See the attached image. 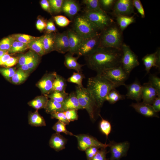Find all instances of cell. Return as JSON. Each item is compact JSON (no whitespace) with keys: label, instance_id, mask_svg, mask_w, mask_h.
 Returning <instances> with one entry per match:
<instances>
[{"label":"cell","instance_id":"obj_1","mask_svg":"<svg viewBox=\"0 0 160 160\" xmlns=\"http://www.w3.org/2000/svg\"><path fill=\"white\" fill-rule=\"evenodd\" d=\"M122 55L121 49L99 47L85 58L88 68L99 74L120 65Z\"/></svg>","mask_w":160,"mask_h":160},{"label":"cell","instance_id":"obj_2","mask_svg":"<svg viewBox=\"0 0 160 160\" xmlns=\"http://www.w3.org/2000/svg\"><path fill=\"white\" fill-rule=\"evenodd\" d=\"M119 86L102 75L97 74L95 76L88 78L86 88L94 99L98 107L100 109L110 92Z\"/></svg>","mask_w":160,"mask_h":160},{"label":"cell","instance_id":"obj_3","mask_svg":"<svg viewBox=\"0 0 160 160\" xmlns=\"http://www.w3.org/2000/svg\"><path fill=\"white\" fill-rule=\"evenodd\" d=\"M123 32L113 22L100 31V47L121 49L123 42Z\"/></svg>","mask_w":160,"mask_h":160},{"label":"cell","instance_id":"obj_4","mask_svg":"<svg viewBox=\"0 0 160 160\" xmlns=\"http://www.w3.org/2000/svg\"><path fill=\"white\" fill-rule=\"evenodd\" d=\"M75 92L79 104L82 109H85L92 121L95 120L100 114V109L94 99L87 89L83 86H76Z\"/></svg>","mask_w":160,"mask_h":160},{"label":"cell","instance_id":"obj_5","mask_svg":"<svg viewBox=\"0 0 160 160\" xmlns=\"http://www.w3.org/2000/svg\"><path fill=\"white\" fill-rule=\"evenodd\" d=\"M74 31L84 39H89L99 34L101 31L84 15L77 16L74 23Z\"/></svg>","mask_w":160,"mask_h":160},{"label":"cell","instance_id":"obj_6","mask_svg":"<svg viewBox=\"0 0 160 160\" xmlns=\"http://www.w3.org/2000/svg\"><path fill=\"white\" fill-rule=\"evenodd\" d=\"M121 50L122 55L121 65L129 75L132 70L140 64L138 57L130 47L124 43L122 45Z\"/></svg>","mask_w":160,"mask_h":160},{"label":"cell","instance_id":"obj_7","mask_svg":"<svg viewBox=\"0 0 160 160\" xmlns=\"http://www.w3.org/2000/svg\"><path fill=\"white\" fill-rule=\"evenodd\" d=\"M98 74L119 86L125 85V82L129 76L121 65L105 70Z\"/></svg>","mask_w":160,"mask_h":160},{"label":"cell","instance_id":"obj_8","mask_svg":"<svg viewBox=\"0 0 160 160\" xmlns=\"http://www.w3.org/2000/svg\"><path fill=\"white\" fill-rule=\"evenodd\" d=\"M84 15L95 25L101 31L114 22L105 11H85Z\"/></svg>","mask_w":160,"mask_h":160},{"label":"cell","instance_id":"obj_9","mask_svg":"<svg viewBox=\"0 0 160 160\" xmlns=\"http://www.w3.org/2000/svg\"><path fill=\"white\" fill-rule=\"evenodd\" d=\"M77 139L78 148L81 151H85L87 148L96 147L100 148H106L109 146V144L103 143L99 141L93 136L86 134L74 135Z\"/></svg>","mask_w":160,"mask_h":160},{"label":"cell","instance_id":"obj_10","mask_svg":"<svg viewBox=\"0 0 160 160\" xmlns=\"http://www.w3.org/2000/svg\"><path fill=\"white\" fill-rule=\"evenodd\" d=\"M132 0H116L112 9V13L116 17L119 16H129L135 13Z\"/></svg>","mask_w":160,"mask_h":160},{"label":"cell","instance_id":"obj_11","mask_svg":"<svg viewBox=\"0 0 160 160\" xmlns=\"http://www.w3.org/2000/svg\"><path fill=\"white\" fill-rule=\"evenodd\" d=\"M100 33L92 38L84 39L78 49L77 54L79 57L89 54L100 47Z\"/></svg>","mask_w":160,"mask_h":160},{"label":"cell","instance_id":"obj_12","mask_svg":"<svg viewBox=\"0 0 160 160\" xmlns=\"http://www.w3.org/2000/svg\"><path fill=\"white\" fill-rule=\"evenodd\" d=\"M109 145L111 154L110 160H119L126 156L130 145L128 141L117 143L113 141L110 142Z\"/></svg>","mask_w":160,"mask_h":160},{"label":"cell","instance_id":"obj_13","mask_svg":"<svg viewBox=\"0 0 160 160\" xmlns=\"http://www.w3.org/2000/svg\"><path fill=\"white\" fill-rule=\"evenodd\" d=\"M57 74L52 72L45 74L37 84L42 94L47 96L52 92L53 84Z\"/></svg>","mask_w":160,"mask_h":160},{"label":"cell","instance_id":"obj_14","mask_svg":"<svg viewBox=\"0 0 160 160\" xmlns=\"http://www.w3.org/2000/svg\"><path fill=\"white\" fill-rule=\"evenodd\" d=\"M143 64L145 67L146 74L150 73L152 67H155L160 70V51L158 48L154 52L147 54L142 59Z\"/></svg>","mask_w":160,"mask_h":160},{"label":"cell","instance_id":"obj_15","mask_svg":"<svg viewBox=\"0 0 160 160\" xmlns=\"http://www.w3.org/2000/svg\"><path fill=\"white\" fill-rule=\"evenodd\" d=\"M124 86L127 90L125 96L127 98L135 100L137 102L141 100L142 86L138 80H136L131 84H125Z\"/></svg>","mask_w":160,"mask_h":160},{"label":"cell","instance_id":"obj_16","mask_svg":"<svg viewBox=\"0 0 160 160\" xmlns=\"http://www.w3.org/2000/svg\"><path fill=\"white\" fill-rule=\"evenodd\" d=\"M69 50L68 39L67 31L55 34V51L65 54Z\"/></svg>","mask_w":160,"mask_h":160},{"label":"cell","instance_id":"obj_17","mask_svg":"<svg viewBox=\"0 0 160 160\" xmlns=\"http://www.w3.org/2000/svg\"><path fill=\"white\" fill-rule=\"evenodd\" d=\"M130 106L134 108L137 112L148 117H159L153 109L152 105L143 102L132 103Z\"/></svg>","mask_w":160,"mask_h":160},{"label":"cell","instance_id":"obj_18","mask_svg":"<svg viewBox=\"0 0 160 160\" xmlns=\"http://www.w3.org/2000/svg\"><path fill=\"white\" fill-rule=\"evenodd\" d=\"M142 99L143 102L151 105L158 95L156 89L148 82L142 85Z\"/></svg>","mask_w":160,"mask_h":160},{"label":"cell","instance_id":"obj_19","mask_svg":"<svg viewBox=\"0 0 160 160\" xmlns=\"http://www.w3.org/2000/svg\"><path fill=\"white\" fill-rule=\"evenodd\" d=\"M67 32L69 45L68 52L73 55L77 54L79 47L84 39L74 31L70 29Z\"/></svg>","mask_w":160,"mask_h":160},{"label":"cell","instance_id":"obj_20","mask_svg":"<svg viewBox=\"0 0 160 160\" xmlns=\"http://www.w3.org/2000/svg\"><path fill=\"white\" fill-rule=\"evenodd\" d=\"M67 140L60 133H56L53 134L49 141L50 147L56 151H60L65 148Z\"/></svg>","mask_w":160,"mask_h":160},{"label":"cell","instance_id":"obj_21","mask_svg":"<svg viewBox=\"0 0 160 160\" xmlns=\"http://www.w3.org/2000/svg\"><path fill=\"white\" fill-rule=\"evenodd\" d=\"M63 111L74 109L78 110L82 109L80 106L76 94L72 92L68 96L63 103Z\"/></svg>","mask_w":160,"mask_h":160},{"label":"cell","instance_id":"obj_22","mask_svg":"<svg viewBox=\"0 0 160 160\" xmlns=\"http://www.w3.org/2000/svg\"><path fill=\"white\" fill-rule=\"evenodd\" d=\"M80 8L79 4L73 0H64L62 6V11L70 17H73L76 15Z\"/></svg>","mask_w":160,"mask_h":160},{"label":"cell","instance_id":"obj_23","mask_svg":"<svg viewBox=\"0 0 160 160\" xmlns=\"http://www.w3.org/2000/svg\"><path fill=\"white\" fill-rule=\"evenodd\" d=\"M79 57V56L74 57L73 55L68 53L65 55L64 64L68 68L73 69L77 72H81L82 71V67L83 65L80 64L77 60Z\"/></svg>","mask_w":160,"mask_h":160},{"label":"cell","instance_id":"obj_24","mask_svg":"<svg viewBox=\"0 0 160 160\" xmlns=\"http://www.w3.org/2000/svg\"><path fill=\"white\" fill-rule=\"evenodd\" d=\"M55 34L46 33L41 36L42 42L45 54L55 51Z\"/></svg>","mask_w":160,"mask_h":160},{"label":"cell","instance_id":"obj_25","mask_svg":"<svg viewBox=\"0 0 160 160\" xmlns=\"http://www.w3.org/2000/svg\"><path fill=\"white\" fill-rule=\"evenodd\" d=\"M28 124L33 127H42L46 125L45 120L37 110L34 112H29L28 115Z\"/></svg>","mask_w":160,"mask_h":160},{"label":"cell","instance_id":"obj_26","mask_svg":"<svg viewBox=\"0 0 160 160\" xmlns=\"http://www.w3.org/2000/svg\"><path fill=\"white\" fill-rule=\"evenodd\" d=\"M29 49L40 56L45 54L42 42L41 36L27 44Z\"/></svg>","mask_w":160,"mask_h":160},{"label":"cell","instance_id":"obj_27","mask_svg":"<svg viewBox=\"0 0 160 160\" xmlns=\"http://www.w3.org/2000/svg\"><path fill=\"white\" fill-rule=\"evenodd\" d=\"M48 100V98L47 96L44 95L39 96L29 102L28 104L37 110L42 108L44 109Z\"/></svg>","mask_w":160,"mask_h":160},{"label":"cell","instance_id":"obj_28","mask_svg":"<svg viewBox=\"0 0 160 160\" xmlns=\"http://www.w3.org/2000/svg\"><path fill=\"white\" fill-rule=\"evenodd\" d=\"M116 18V23L122 31L129 25L135 21L134 16H119Z\"/></svg>","mask_w":160,"mask_h":160},{"label":"cell","instance_id":"obj_29","mask_svg":"<svg viewBox=\"0 0 160 160\" xmlns=\"http://www.w3.org/2000/svg\"><path fill=\"white\" fill-rule=\"evenodd\" d=\"M66 86V80L61 76L57 74L53 84L52 92H65Z\"/></svg>","mask_w":160,"mask_h":160},{"label":"cell","instance_id":"obj_30","mask_svg":"<svg viewBox=\"0 0 160 160\" xmlns=\"http://www.w3.org/2000/svg\"><path fill=\"white\" fill-rule=\"evenodd\" d=\"M44 109L47 113L50 114L56 112L64 111L63 103L50 99L48 100Z\"/></svg>","mask_w":160,"mask_h":160},{"label":"cell","instance_id":"obj_31","mask_svg":"<svg viewBox=\"0 0 160 160\" xmlns=\"http://www.w3.org/2000/svg\"><path fill=\"white\" fill-rule=\"evenodd\" d=\"M125 96L120 94L116 89H114L108 93L105 100L111 104H114L119 100L125 99Z\"/></svg>","mask_w":160,"mask_h":160},{"label":"cell","instance_id":"obj_32","mask_svg":"<svg viewBox=\"0 0 160 160\" xmlns=\"http://www.w3.org/2000/svg\"><path fill=\"white\" fill-rule=\"evenodd\" d=\"M83 2L86 6L85 11L102 12L104 11L101 8L99 0H84Z\"/></svg>","mask_w":160,"mask_h":160},{"label":"cell","instance_id":"obj_33","mask_svg":"<svg viewBox=\"0 0 160 160\" xmlns=\"http://www.w3.org/2000/svg\"><path fill=\"white\" fill-rule=\"evenodd\" d=\"M29 73L25 72L19 68L16 70L11 80L14 84H19L25 81Z\"/></svg>","mask_w":160,"mask_h":160},{"label":"cell","instance_id":"obj_34","mask_svg":"<svg viewBox=\"0 0 160 160\" xmlns=\"http://www.w3.org/2000/svg\"><path fill=\"white\" fill-rule=\"evenodd\" d=\"M99 116L101 118V120L99 124L100 129L101 132L106 136L107 139L108 135L112 131L111 124L108 120L103 119L100 114Z\"/></svg>","mask_w":160,"mask_h":160},{"label":"cell","instance_id":"obj_35","mask_svg":"<svg viewBox=\"0 0 160 160\" xmlns=\"http://www.w3.org/2000/svg\"><path fill=\"white\" fill-rule=\"evenodd\" d=\"M29 49L27 44L15 40L8 52V53H14L24 51Z\"/></svg>","mask_w":160,"mask_h":160},{"label":"cell","instance_id":"obj_36","mask_svg":"<svg viewBox=\"0 0 160 160\" xmlns=\"http://www.w3.org/2000/svg\"><path fill=\"white\" fill-rule=\"evenodd\" d=\"M69 94L65 91L62 92H52L47 96L50 99L63 103L68 96Z\"/></svg>","mask_w":160,"mask_h":160},{"label":"cell","instance_id":"obj_37","mask_svg":"<svg viewBox=\"0 0 160 160\" xmlns=\"http://www.w3.org/2000/svg\"><path fill=\"white\" fill-rule=\"evenodd\" d=\"M15 40L28 44L33 41L38 39L39 37H35L28 34L17 33L11 35Z\"/></svg>","mask_w":160,"mask_h":160},{"label":"cell","instance_id":"obj_38","mask_svg":"<svg viewBox=\"0 0 160 160\" xmlns=\"http://www.w3.org/2000/svg\"><path fill=\"white\" fill-rule=\"evenodd\" d=\"M15 40L12 35L2 39L0 41V50L8 52Z\"/></svg>","mask_w":160,"mask_h":160},{"label":"cell","instance_id":"obj_39","mask_svg":"<svg viewBox=\"0 0 160 160\" xmlns=\"http://www.w3.org/2000/svg\"><path fill=\"white\" fill-rule=\"evenodd\" d=\"M85 78L84 75L81 72H74L67 80L68 82L76 84L77 86H83L82 81Z\"/></svg>","mask_w":160,"mask_h":160},{"label":"cell","instance_id":"obj_40","mask_svg":"<svg viewBox=\"0 0 160 160\" xmlns=\"http://www.w3.org/2000/svg\"><path fill=\"white\" fill-rule=\"evenodd\" d=\"M66 125L60 121H58L52 127V129L56 133H63L67 135L71 136H74L71 132L66 129Z\"/></svg>","mask_w":160,"mask_h":160},{"label":"cell","instance_id":"obj_41","mask_svg":"<svg viewBox=\"0 0 160 160\" xmlns=\"http://www.w3.org/2000/svg\"><path fill=\"white\" fill-rule=\"evenodd\" d=\"M36 53L32 50L29 51L26 54L20 56L18 59L19 66L27 64L34 56Z\"/></svg>","mask_w":160,"mask_h":160},{"label":"cell","instance_id":"obj_42","mask_svg":"<svg viewBox=\"0 0 160 160\" xmlns=\"http://www.w3.org/2000/svg\"><path fill=\"white\" fill-rule=\"evenodd\" d=\"M50 5L51 11L55 13H59L62 11V6L64 0H48Z\"/></svg>","mask_w":160,"mask_h":160},{"label":"cell","instance_id":"obj_43","mask_svg":"<svg viewBox=\"0 0 160 160\" xmlns=\"http://www.w3.org/2000/svg\"><path fill=\"white\" fill-rule=\"evenodd\" d=\"M148 82L156 89L158 95H160V78L155 74H151Z\"/></svg>","mask_w":160,"mask_h":160},{"label":"cell","instance_id":"obj_44","mask_svg":"<svg viewBox=\"0 0 160 160\" xmlns=\"http://www.w3.org/2000/svg\"><path fill=\"white\" fill-rule=\"evenodd\" d=\"M53 18L57 25L61 27L66 26L71 22L66 17L62 15L55 16Z\"/></svg>","mask_w":160,"mask_h":160},{"label":"cell","instance_id":"obj_45","mask_svg":"<svg viewBox=\"0 0 160 160\" xmlns=\"http://www.w3.org/2000/svg\"><path fill=\"white\" fill-rule=\"evenodd\" d=\"M50 114L51 118L57 119L66 125L70 123L67 120L64 111L55 112Z\"/></svg>","mask_w":160,"mask_h":160},{"label":"cell","instance_id":"obj_46","mask_svg":"<svg viewBox=\"0 0 160 160\" xmlns=\"http://www.w3.org/2000/svg\"><path fill=\"white\" fill-rule=\"evenodd\" d=\"M16 71L15 68L11 67L0 68V73L8 80L11 79Z\"/></svg>","mask_w":160,"mask_h":160},{"label":"cell","instance_id":"obj_47","mask_svg":"<svg viewBox=\"0 0 160 160\" xmlns=\"http://www.w3.org/2000/svg\"><path fill=\"white\" fill-rule=\"evenodd\" d=\"M77 111L72 109L64 111L67 120L69 122L78 120V115Z\"/></svg>","mask_w":160,"mask_h":160},{"label":"cell","instance_id":"obj_48","mask_svg":"<svg viewBox=\"0 0 160 160\" xmlns=\"http://www.w3.org/2000/svg\"><path fill=\"white\" fill-rule=\"evenodd\" d=\"M106 148H101L90 160H107L106 156L108 152Z\"/></svg>","mask_w":160,"mask_h":160},{"label":"cell","instance_id":"obj_49","mask_svg":"<svg viewBox=\"0 0 160 160\" xmlns=\"http://www.w3.org/2000/svg\"><path fill=\"white\" fill-rule=\"evenodd\" d=\"M116 0H100L99 2L102 9L105 10L112 9Z\"/></svg>","mask_w":160,"mask_h":160},{"label":"cell","instance_id":"obj_50","mask_svg":"<svg viewBox=\"0 0 160 160\" xmlns=\"http://www.w3.org/2000/svg\"><path fill=\"white\" fill-rule=\"evenodd\" d=\"M39 56L36 53L30 62L27 64L30 71L33 70L37 66L39 63Z\"/></svg>","mask_w":160,"mask_h":160},{"label":"cell","instance_id":"obj_51","mask_svg":"<svg viewBox=\"0 0 160 160\" xmlns=\"http://www.w3.org/2000/svg\"><path fill=\"white\" fill-rule=\"evenodd\" d=\"M133 3L134 7H135L138 12L140 14L142 18L145 17V11L142 4L140 0H133Z\"/></svg>","mask_w":160,"mask_h":160},{"label":"cell","instance_id":"obj_52","mask_svg":"<svg viewBox=\"0 0 160 160\" xmlns=\"http://www.w3.org/2000/svg\"><path fill=\"white\" fill-rule=\"evenodd\" d=\"M100 148L92 147L87 148L85 151L87 160H90L97 153Z\"/></svg>","mask_w":160,"mask_h":160},{"label":"cell","instance_id":"obj_53","mask_svg":"<svg viewBox=\"0 0 160 160\" xmlns=\"http://www.w3.org/2000/svg\"><path fill=\"white\" fill-rule=\"evenodd\" d=\"M47 25V22L43 18L39 17L36 22V28L40 31H42L46 29Z\"/></svg>","mask_w":160,"mask_h":160},{"label":"cell","instance_id":"obj_54","mask_svg":"<svg viewBox=\"0 0 160 160\" xmlns=\"http://www.w3.org/2000/svg\"><path fill=\"white\" fill-rule=\"evenodd\" d=\"M18 59L16 57H11L3 65L6 68H10L18 63Z\"/></svg>","mask_w":160,"mask_h":160},{"label":"cell","instance_id":"obj_55","mask_svg":"<svg viewBox=\"0 0 160 160\" xmlns=\"http://www.w3.org/2000/svg\"><path fill=\"white\" fill-rule=\"evenodd\" d=\"M151 105L154 111L156 113L160 111V95L156 97Z\"/></svg>","mask_w":160,"mask_h":160},{"label":"cell","instance_id":"obj_56","mask_svg":"<svg viewBox=\"0 0 160 160\" xmlns=\"http://www.w3.org/2000/svg\"><path fill=\"white\" fill-rule=\"evenodd\" d=\"M46 29L47 33H52L57 31L55 26L52 20H49L47 22Z\"/></svg>","mask_w":160,"mask_h":160},{"label":"cell","instance_id":"obj_57","mask_svg":"<svg viewBox=\"0 0 160 160\" xmlns=\"http://www.w3.org/2000/svg\"><path fill=\"white\" fill-rule=\"evenodd\" d=\"M40 4L42 8L44 10L49 13H51L49 2L47 0H41L40 2Z\"/></svg>","mask_w":160,"mask_h":160},{"label":"cell","instance_id":"obj_58","mask_svg":"<svg viewBox=\"0 0 160 160\" xmlns=\"http://www.w3.org/2000/svg\"><path fill=\"white\" fill-rule=\"evenodd\" d=\"M8 53H7L0 58V65H3L11 57Z\"/></svg>","mask_w":160,"mask_h":160},{"label":"cell","instance_id":"obj_59","mask_svg":"<svg viewBox=\"0 0 160 160\" xmlns=\"http://www.w3.org/2000/svg\"><path fill=\"white\" fill-rule=\"evenodd\" d=\"M20 68L23 71L28 73L30 72L27 64H24Z\"/></svg>","mask_w":160,"mask_h":160},{"label":"cell","instance_id":"obj_60","mask_svg":"<svg viewBox=\"0 0 160 160\" xmlns=\"http://www.w3.org/2000/svg\"><path fill=\"white\" fill-rule=\"evenodd\" d=\"M8 53V52H6L0 50V58L4 54Z\"/></svg>","mask_w":160,"mask_h":160}]
</instances>
